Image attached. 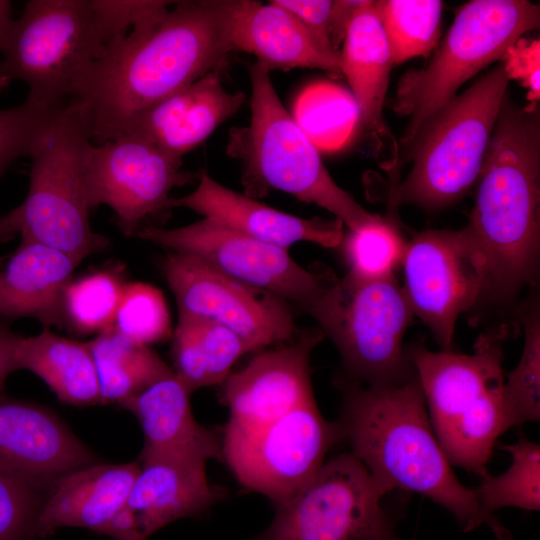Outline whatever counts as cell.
I'll return each mask as SVG.
<instances>
[{
  "label": "cell",
  "instance_id": "6da1fadb",
  "mask_svg": "<svg viewBox=\"0 0 540 540\" xmlns=\"http://www.w3.org/2000/svg\"><path fill=\"white\" fill-rule=\"evenodd\" d=\"M237 0H183L111 44L76 78L95 145L126 134L145 111L222 68ZM171 5V6H172Z\"/></svg>",
  "mask_w": 540,
  "mask_h": 540
},
{
  "label": "cell",
  "instance_id": "7a4b0ae2",
  "mask_svg": "<svg viewBox=\"0 0 540 540\" xmlns=\"http://www.w3.org/2000/svg\"><path fill=\"white\" fill-rule=\"evenodd\" d=\"M338 386L343 440L388 493H418L451 512L463 531L485 524L498 540H512L498 518L482 509L474 490L454 474L432 428L416 373L394 386H369L344 377Z\"/></svg>",
  "mask_w": 540,
  "mask_h": 540
},
{
  "label": "cell",
  "instance_id": "3957f363",
  "mask_svg": "<svg viewBox=\"0 0 540 540\" xmlns=\"http://www.w3.org/2000/svg\"><path fill=\"white\" fill-rule=\"evenodd\" d=\"M540 109L507 93L477 178L470 222L488 264L485 297L503 300L534 282L539 256Z\"/></svg>",
  "mask_w": 540,
  "mask_h": 540
},
{
  "label": "cell",
  "instance_id": "277c9868",
  "mask_svg": "<svg viewBox=\"0 0 540 540\" xmlns=\"http://www.w3.org/2000/svg\"><path fill=\"white\" fill-rule=\"evenodd\" d=\"M503 330L481 334L471 355L407 350L430 422L449 463L479 476L508 429L503 401Z\"/></svg>",
  "mask_w": 540,
  "mask_h": 540
},
{
  "label": "cell",
  "instance_id": "5b68a950",
  "mask_svg": "<svg viewBox=\"0 0 540 540\" xmlns=\"http://www.w3.org/2000/svg\"><path fill=\"white\" fill-rule=\"evenodd\" d=\"M251 118L234 128L227 152L242 163L244 194L263 197L275 189L336 216L348 229L374 219L353 196L336 184L318 147L283 106L270 78L258 62L249 67Z\"/></svg>",
  "mask_w": 540,
  "mask_h": 540
},
{
  "label": "cell",
  "instance_id": "8992f818",
  "mask_svg": "<svg viewBox=\"0 0 540 540\" xmlns=\"http://www.w3.org/2000/svg\"><path fill=\"white\" fill-rule=\"evenodd\" d=\"M116 0H30L1 49L0 80L28 97L64 104L79 74L127 35Z\"/></svg>",
  "mask_w": 540,
  "mask_h": 540
},
{
  "label": "cell",
  "instance_id": "52a82bcc",
  "mask_svg": "<svg viewBox=\"0 0 540 540\" xmlns=\"http://www.w3.org/2000/svg\"><path fill=\"white\" fill-rule=\"evenodd\" d=\"M508 82L501 62L424 123L408 146L410 173L390 192L392 207L412 204L440 210L469 191L477 181Z\"/></svg>",
  "mask_w": 540,
  "mask_h": 540
},
{
  "label": "cell",
  "instance_id": "ba28073f",
  "mask_svg": "<svg viewBox=\"0 0 540 540\" xmlns=\"http://www.w3.org/2000/svg\"><path fill=\"white\" fill-rule=\"evenodd\" d=\"M91 144L85 105L68 99L48 121L31 155L28 192L16 207L21 240L56 248L78 262L107 246L89 222L84 163Z\"/></svg>",
  "mask_w": 540,
  "mask_h": 540
},
{
  "label": "cell",
  "instance_id": "9c48e42d",
  "mask_svg": "<svg viewBox=\"0 0 540 540\" xmlns=\"http://www.w3.org/2000/svg\"><path fill=\"white\" fill-rule=\"evenodd\" d=\"M540 24V6L526 0H472L462 5L429 63L400 79L394 112L408 116L407 148L424 123L470 78Z\"/></svg>",
  "mask_w": 540,
  "mask_h": 540
},
{
  "label": "cell",
  "instance_id": "30bf717a",
  "mask_svg": "<svg viewBox=\"0 0 540 540\" xmlns=\"http://www.w3.org/2000/svg\"><path fill=\"white\" fill-rule=\"evenodd\" d=\"M414 313L395 277L332 279L313 318L337 347L344 378L394 386L415 376L403 338Z\"/></svg>",
  "mask_w": 540,
  "mask_h": 540
},
{
  "label": "cell",
  "instance_id": "8fae6325",
  "mask_svg": "<svg viewBox=\"0 0 540 540\" xmlns=\"http://www.w3.org/2000/svg\"><path fill=\"white\" fill-rule=\"evenodd\" d=\"M222 462L247 491L274 506L294 497L315 476L341 440L338 422L327 421L315 401L260 428L222 427Z\"/></svg>",
  "mask_w": 540,
  "mask_h": 540
},
{
  "label": "cell",
  "instance_id": "7c38bea8",
  "mask_svg": "<svg viewBox=\"0 0 540 540\" xmlns=\"http://www.w3.org/2000/svg\"><path fill=\"white\" fill-rule=\"evenodd\" d=\"M386 494L351 452L339 454L294 497L274 506L272 522L254 540H369L393 531L381 504Z\"/></svg>",
  "mask_w": 540,
  "mask_h": 540
},
{
  "label": "cell",
  "instance_id": "4fadbf2b",
  "mask_svg": "<svg viewBox=\"0 0 540 540\" xmlns=\"http://www.w3.org/2000/svg\"><path fill=\"white\" fill-rule=\"evenodd\" d=\"M136 236L170 252L194 256L312 317L334 278L301 267L287 249L253 239L208 218L173 229L140 227Z\"/></svg>",
  "mask_w": 540,
  "mask_h": 540
},
{
  "label": "cell",
  "instance_id": "5bb4252c",
  "mask_svg": "<svg viewBox=\"0 0 540 540\" xmlns=\"http://www.w3.org/2000/svg\"><path fill=\"white\" fill-rule=\"evenodd\" d=\"M404 293L443 351H453L458 317L486 296L488 264L469 226L427 230L407 242Z\"/></svg>",
  "mask_w": 540,
  "mask_h": 540
},
{
  "label": "cell",
  "instance_id": "9a60e30c",
  "mask_svg": "<svg viewBox=\"0 0 540 540\" xmlns=\"http://www.w3.org/2000/svg\"><path fill=\"white\" fill-rule=\"evenodd\" d=\"M163 272L179 316L207 318L221 324L236 334L249 352L288 341L296 333L287 302L194 256L169 252Z\"/></svg>",
  "mask_w": 540,
  "mask_h": 540
},
{
  "label": "cell",
  "instance_id": "2e32d148",
  "mask_svg": "<svg viewBox=\"0 0 540 540\" xmlns=\"http://www.w3.org/2000/svg\"><path fill=\"white\" fill-rule=\"evenodd\" d=\"M181 165L136 133L98 145L92 143L84 163L89 207L109 206L122 232L136 235L142 220L168 208L173 188L198 178L181 170Z\"/></svg>",
  "mask_w": 540,
  "mask_h": 540
},
{
  "label": "cell",
  "instance_id": "e0dca14e",
  "mask_svg": "<svg viewBox=\"0 0 540 540\" xmlns=\"http://www.w3.org/2000/svg\"><path fill=\"white\" fill-rule=\"evenodd\" d=\"M323 337L321 329H305L286 345L258 353L229 374L220 384L219 399L229 411L223 427L260 428L315 401L310 355Z\"/></svg>",
  "mask_w": 540,
  "mask_h": 540
},
{
  "label": "cell",
  "instance_id": "ac0fdd59",
  "mask_svg": "<svg viewBox=\"0 0 540 540\" xmlns=\"http://www.w3.org/2000/svg\"><path fill=\"white\" fill-rule=\"evenodd\" d=\"M139 462L126 503L100 534L116 540H146L173 521L205 513L227 496L223 486L209 481L206 460L153 456Z\"/></svg>",
  "mask_w": 540,
  "mask_h": 540
},
{
  "label": "cell",
  "instance_id": "d6986e66",
  "mask_svg": "<svg viewBox=\"0 0 540 540\" xmlns=\"http://www.w3.org/2000/svg\"><path fill=\"white\" fill-rule=\"evenodd\" d=\"M97 463L51 410L0 394V472L40 492Z\"/></svg>",
  "mask_w": 540,
  "mask_h": 540
},
{
  "label": "cell",
  "instance_id": "ffe728a7",
  "mask_svg": "<svg viewBox=\"0 0 540 540\" xmlns=\"http://www.w3.org/2000/svg\"><path fill=\"white\" fill-rule=\"evenodd\" d=\"M198 180L193 192L170 198L167 207L190 209L231 230L287 250L300 241L326 248L342 241L344 224L338 219L297 217L233 191L206 173L199 174Z\"/></svg>",
  "mask_w": 540,
  "mask_h": 540
},
{
  "label": "cell",
  "instance_id": "44dd1931",
  "mask_svg": "<svg viewBox=\"0 0 540 540\" xmlns=\"http://www.w3.org/2000/svg\"><path fill=\"white\" fill-rule=\"evenodd\" d=\"M244 102L242 92H228L219 70L212 71L142 113L127 133L145 137L182 162Z\"/></svg>",
  "mask_w": 540,
  "mask_h": 540
},
{
  "label": "cell",
  "instance_id": "7402d4cb",
  "mask_svg": "<svg viewBox=\"0 0 540 540\" xmlns=\"http://www.w3.org/2000/svg\"><path fill=\"white\" fill-rule=\"evenodd\" d=\"M140 470V462L95 463L57 480L47 491L36 522V538L63 527L97 533L126 503Z\"/></svg>",
  "mask_w": 540,
  "mask_h": 540
},
{
  "label": "cell",
  "instance_id": "603a6c76",
  "mask_svg": "<svg viewBox=\"0 0 540 540\" xmlns=\"http://www.w3.org/2000/svg\"><path fill=\"white\" fill-rule=\"evenodd\" d=\"M233 51L253 54L272 70L315 68L341 73L340 53L323 49L303 24L275 0H237L232 21Z\"/></svg>",
  "mask_w": 540,
  "mask_h": 540
},
{
  "label": "cell",
  "instance_id": "cb8c5ba5",
  "mask_svg": "<svg viewBox=\"0 0 540 540\" xmlns=\"http://www.w3.org/2000/svg\"><path fill=\"white\" fill-rule=\"evenodd\" d=\"M79 263L56 248L21 240L13 252L0 257V316L64 327L63 292Z\"/></svg>",
  "mask_w": 540,
  "mask_h": 540
},
{
  "label": "cell",
  "instance_id": "d4e9b609",
  "mask_svg": "<svg viewBox=\"0 0 540 540\" xmlns=\"http://www.w3.org/2000/svg\"><path fill=\"white\" fill-rule=\"evenodd\" d=\"M190 395L173 373L121 405L137 417L142 427L144 447L140 458L184 456L222 461L221 431L195 420Z\"/></svg>",
  "mask_w": 540,
  "mask_h": 540
},
{
  "label": "cell",
  "instance_id": "484cf974",
  "mask_svg": "<svg viewBox=\"0 0 540 540\" xmlns=\"http://www.w3.org/2000/svg\"><path fill=\"white\" fill-rule=\"evenodd\" d=\"M339 53L341 73L350 84L362 121L381 144L390 136L383 106L393 63L373 1L364 0L355 13Z\"/></svg>",
  "mask_w": 540,
  "mask_h": 540
},
{
  "label": "cell",
  "instance_id": "4316f807",
  "mask_svg": "<svg viewBox=\"0 0 540 540\" xmlns=\"http://www.w3.org/2000/svg\"><path fill=\"white\" fill-rule=\"evenodd\" d=\"M14 360L17 370L40 377L64 403L86 406L101 404L99 382L87 342L51 332L19 336Z\"/></svg>",
  "mask_w": 540,
  "mask_h": 540
},
{
  "label": "cell",
  "instance_id": "83f0119b",
  "mask_svg": "<svg viewBox=\"0 0 540 540\" xmlns=\"http://www.w3.org/2000/svg\"><path fill=\"white\" fill-rule=\"evenodd\" d=\"M247 352L244 342L221 324L178 316L172 335V370L191 393L223 383L234 363Z\"/></svg>",
  "mask_w": 540,
  "mask_h": 540
},
{
  "label": "cell",
  "instance_id": "f1b7e54d",
  "mask_svg": "<svg viewBox=\"0 0 540 540\" xmlns=\"http://www.w3.org/2000/svg\"><path fill=\"white\" fill-rule=\"evenodd\" d=\"M101 404L120 406L174 372L147 346L131 342L112 327L90 340Z\"/></svg>",
  "mask_w": 540,
  "mask_h": 540
},
{
  "label": "cell",
  "instance_id": "f546056e",
  "mask_svg": "<svg viewBox=\"0 0 540 540\" xmlns=\"http://www.w3.org/2000/svg\"><path fill=\"white\" fill-rule=\"evenodd\" d=\"M374 9L384 29L393 66L427 57L439 45L443 2L439 0H380Z\"/></svg>",
  "mask_w": 540,
  "mask_h": 540
},
{
  "label": "cell",
  "instance_id": "4dcf8cb0",
  "mask_svg": "<svg viewBox=\"0 0 540 540\" xmlns=\"http://www.w3.org/2000/svg\"><path fill=\"white\" fill-rule=\"evenodd\" d=\"M511 456V465L502 474H480V483L473 489L482 509L489 513L502 507L527 511L540 509V446L519 435L514 444L501 445Z\"/></svg>",
  "mask_w": 540,
  "mask_h": 540
},
{
  "label": "cell",
  "instance_id": "1f68e13d",
  "mask_svg": "<svg viewBox=\"0 0 540 540\" xmlns=\"http://www.w3.org/2000/svg\"><path fill=\"white\" fill-rule=\"evenodd\" d=\"M341 243L348 266L346 275L360 281L394 277L395 269L402 265L407 247L393 219L377 214L370 222L349 229Z\"/></svg>",
  "mask_w": 540,
  "mask_h": 540
},
{
  "label": "cell",
  "instance_id": "d6a6232c",
  "mask_svg": "<svg viewBox=\"0 0 540 540\" xmlns=\"http://www.w3.org/2000/svg\"><path fill=\"white\" fill-rule=\"evenodd\" d=\"M125 284L116 269L72 278L62 298L65 326L80 334H99L111 328Z\"/></svg>",
  "mask_w": 540,
  "mask_h": 540
},
{
  "label": "cell",
  "instance_id": "836d02e7",
  "mask_svg": "<svg viewBox=\"0 0 540 540\" xmlns=\"http://www.w3.org/2000/svg\"><path fill=\"white\" fill-rule=\"evenodd\" d=\"M524 347L519 363L505 375L503 401L509 428L540 419V319L535 306L519 313Z\"/></svg>",
  "mask_w": 540,
  "mask_h": 540
},
{
  "label": "cell",
  "instance_id": "e575fe53",
  "mask_svg": "<svg viewBox=\"0 0 540 540\" xmlns=\"http://www.w3.org/2000/svg\"><path fill=\"white\" fill-rule=\"evenodd\" d=\"M112 328L131 342L147 347L170 338L171 320L162 292L151 284L126 283Z\"/></svg>",
  "mask_w": 540,
  "mask_h": 540
},
{
  "label": "cell",
  "instance_id": "d590c367",
  "mask_svg": "<svg viewBox=\"0 0 540 540\" xmlns=\"http://www.w3.org/2000/svg\"><path fill=\"white\" fill-rule=\"evenodd\" d=\"M62 105H48L27 96L17 106L0 109V178L16 159L31 157L45 126Z\"/></svg>",
  "mask_w": 540,
  "mask_h": 540
},
{
  "label": "cell",
  "instance_id": "8d00e7d4",
  "mask_svg": "<svg viewBox=\"0 0 540 540\" xmlns=\"http://www.w3.org/2000/svg\"><path fill=\"white\" fill-rule=\"evenodd\" d=\"M41 502L38 491L0 472V540H33Z\"/></svg>",
  "mask_w": 540,
  "mask_h": 540
},
{
  "label": "cell",
  "instance_id": "74e56055",
  "mask_svg": "<svg viewBox=\"0 0 540 540\" xmlns=\"http://www.w3.org/2000/svg\"><path fill=\"white\" fill-rule=\"evenodd\" d=\"M508 78L521 80L529 89L531 103L539 100V41L520 38L511 46L502 59Z\"/></svg>",
  "mask_w": 540,
  "mask_h": 540
},
{
  "label": "cell",
  "instance_id": "f35d334b",
  "mask_svg": "<svg viewBox=\"0 0 540 540\" xmlns=\"http://www.w3.org/2000/svg\"><path fill=\"white\" fill-rule=\"evenodd\" d=\"M291 12L309 31L319 45L330 53L337 52L330 41L329 17L331 0H275Z\"/></svg>",
  "mask_w": 540,
  "mask_h": 540
},
{
  "label": "cell",
  "instance_id": "ab89813d",
  "mask_svg": "<svg viewBox=\"0 0 540 540\" xmlns=\"http://www.w3.org/2000/svg\"><path fill=\"white\" fill-rule=\"evenodd\" d=\"M364 0H336L332 2L329 17V35L333 48L339 52L338 47L343 42L347 29Z\"/></svg>",
  "mask_w": 540,
  "mask_h": 540
},
{
  "label": "cell",
  "instance_id": "60d3db41",
  "mask_svg": "<svg viewBox=\"0 0 540 540\" xmlns=\"http://www.w3.org/2000/svg\"><path fill=\"white\" fill-rule=\"evenodd\" d=\"M19 335L0 324V394L3 393L7 376L17 370L14 352Z\"/></svg>",
  "mask_w": 540,
  "mask_h": 540
},
{
  "label": "cell",
  "instance_id": "b9f144b4",
  "mask_svg": "<svg viewBox=\"0 0 540 540\" xmlns=\"http://www.w3.org/2000/svg\"><path fill=\"white\" fill-rule=\"evenodd\" d=\"M20 230L19 214L14 208L5 215L0 216V243L11 239Z\"/></svg>",
  "mask_w": 540,
  "mask_h": 540
},
{
  "label": "cell",
  "instance_id": "7bdbcfd3",
  "mask_svg": "<svg viewBox=\"0 0 540 540\" xmlns=\"http://www.w3.org/2000/svg\"><path fill=\"white\" fill-rule=\"evenodd\" d=\"M13 22L11 2L0 0V51L5 44Z\"/></svg>",
  "mask_w": 540,
  "mask_h": 540
},
{
  "label": "cell",
  "instance_id": "ee69618b",
  "mask_svg": "<svg viewBox=\"0 0 540 540\" xmlns=\"http://www.w3.org/2000/svg\"><path fill=\"white\" fill-rule=\"evenodd\" d=\"M369 540H399V539L396 537L394 532L391 531V532H387V533L378 535L376 537H373V538H371Z\"/></svg>",
  "mask_w": 540,
  "mask_h": 540
},
{
  "label": "cell",
  "instance_id": "f6af8a7d",
  "mask_svg": "<svg viewBox=\"0 0 540 540\" xmlns=\"http://www.w3.org/2000/svg\"><path fill=\"white\" fill-rule=\"evenodd\" d=\"M9 83L4 81V80H0V90H2L4 87H6Z\"/></svg>",
  "mask_w": 540,
  "mask_h": 540
}]
</instances>
